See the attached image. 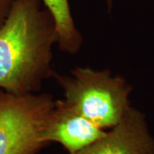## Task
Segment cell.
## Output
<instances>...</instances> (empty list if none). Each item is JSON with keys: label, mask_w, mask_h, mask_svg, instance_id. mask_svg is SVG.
<instances>
[{"label": "cell", "mask_w": 154, "mask_h": 154, "mask_svg": "<svg viewBox=\"0 0 154 154\" xmlns=\"http://www.w3.org/2000/svg\"><path fill=\"white\" fill-rule=\"evenodd\" d=\"M57 39L55 19L42 0H17L0 28V89L15 96L38 93L55 72Z\"/></svg>", "instance_id": "obj_1"}, {"label": "cell", "mask_w": 154, "mask_h": 154, "mask_svg": "<svg viewBox=\"0 0 154 154\" xmlns=\"http://www.w3.org/2000/svg\"><path fill=\"white\" fill-rule=\"evenodd\" d=\"M52 77L63 90V99L104 130L116 126L133 106L132 85L109 69L76 67L69 75L54 72Z\"/></svg>", "instance_id": "obj_2"}, {"label": "cell", "mask_w": 154, "mask_h": 154, "mask_svg": "<svg viewBox=\"0 0 154 154\" xmlns=\"http://www.w3.org/2000/svg\"><path fill=\"white\" fill-rule=\"evenodd\" d=\"M54 104L48 94L15 96L0 89V154H38L47 145L42 132Z\"/></svg>", "instance_id": "obj_3"}, {"label": "cell", "mask_w": 154, "mask_h": 154, "mask_svg": "<svg viewBox=\"0 0 154 154\" xmlns=\"http://www.w3.org/2000/svg\"><path fill=\"white\" fill-rule=\"evenodd\" d=\"M74 154H154V136L146 115L132 106L104 136Z\"/></svg>", "instance_id": "obj_4"}, {"label": "cell", "mask_w": 154, "mask_h": 154, "mask_svg": "<svg viewBox=\"0 0 154 154\" xmlns=\"http://www.w3.org/2000/svg\"><path fill=\"white\" fill-rule=\"evenodd\" d=\"M105 132L62 99L55 100L45 122L42 138L46 144L59 143L69 153L74 154L104 136Z\"/></svg>", "instance_id": "obj_5"}, {"label": "cell", "mask_w": 154, "mask_h": 154, "mask_svg": "<svg viewBox=\"0 0 154 154\" xmlns=\"http://www.w3.org/2000/svg\"><path fill=\"white\" fill-rule=\"evenodd\" d=\"M53 15L57 27V45L61 51L75 54L83 43V38L72 17L69 0H42Z\"/></svg>", "instance_id": "obj_6"}, {"label": "cell", "mask_w": 154, "mask_h": 154, "mask_svg": "<svg viewBox=\"0 0 154 154\" xmlns=\"http://www.w3.org/2000/svg\"><path fill=\"white\" fill-rule=\"evenodd\" d=\"M17 0H0V28L4 25Z\"/></svg>", "instance_id": "obj_7"}, {"label": "cell", "mask_w": 154, "mask_h": 154, "mask_svg": "<svg viewBox=\"0 0 154 154\" xmlns=\"http://www.w3.org/2000/svg\"><path fill=\"white\" fill-rule=\"evenodd\" d=\"M105 1H106V4H107V5H108V9H109V11H110L111 6H112V0H105Z\"/></svg>", "instance_id": "obj_8"}]
</instances>
